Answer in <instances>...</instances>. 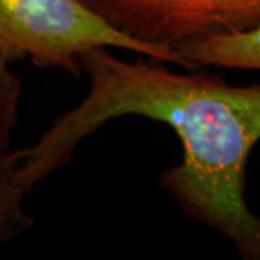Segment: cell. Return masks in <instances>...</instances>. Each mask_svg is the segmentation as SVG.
Returning <instances> with one entry per match:
<instances>
[{"label": "cell", "mask_w": 260, "mask_h": 260, "mask_svg": "<svg viewBox=\"0 0 260 260\" xmlns=\"http://www.w3.org/2000/svg\"><path fill=\"white\" fill-rule=\"evenodd\" d=\"M80 62L90 83L83 102L19 150V179L28 194L109 120L148 117L168 124L184 150L181 164L160 174L159 186L186 218L229 239L243 259L260 260V217L244 197L247 158L260 140V84L230 85L221 75L171 71L155 59L127 62L107 48L90 49Z\"/></svg>", "instance_id": "cell-1"}, {"label": "cell", "mask_w": 260, "mask_h": 260, "mask_svg": "<svg viewBox=\"0 0 260 260\" xmlns=\"http://www.w3.org/2000/svg\"><path fill=\"white\" fill-rule=\"evenodd\" d=\"M22 81L10 70V61L0 54V162L9 156L10 138L18 124Z\"/></svg>", "instance_id": "cell-6"}, {"label": "cell", "mask_w": 260, "mask_h": 260, "mask_svg": "<svg viewBox=\"0 0 260 260\" xmlns=\"http://www.w3.org/2000/svg\"><path fill=\"white\" fill-rule=\"evenodd\" d=\"M175 51L195 70L218 67L260 71V25L243 32L188 41Z\"/></svg>", "instance_id": "cell-4"}, {"label": "cell", "mask_w": 260, "mask_h": 260, "mask_svg": "<svg viewBox=\"0 0 260 260\" xmlns=\"http://www.w3.org/2000/svg\"><path fill=\"white\" fill-rule=\"evenodd\" d=\"M113 28L143 44L174 49L201 38L260 25V0H81Z\"/></svg>", "instance_id": "cell-3"}, {"label": "cell", "mask_w": 260, "mask_h": 260, "mask_svg": "<svg viewBox=\"0 0 260 260\" xmlns=\"http://www.w3.org/2000/svg\"><path fill=\"white\" fill-rule=\"evenodd\" d=\"M19 150L0 162V244L12 242L34 225L25 211L26 189L19 179Z\"/></svg>", "instance_id": "cell-5"}, {"label": "cell", "mask_w": 260, "mask_h": 260, "mask_svg": "<svg viewBox=\"0 0 260 260\" xmlns=\"http://www.w3.org/2000/svg\"><path fill=\"white\" fill-rule=\"evenodd\" d=\"M94 48H119L149 59L195 70L174 49L127 37L81 0H0V54L10 62L29 58L42 68L83 71L81 56Z\"/></svg>", "instance_id": "cell-2"}]
</instances>
